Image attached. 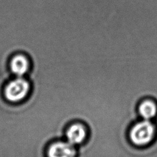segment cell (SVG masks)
<instances>
[{
    "mask_svg": "<svg viewBox=\"0 0 157 157\" xmlns=\"http://www.w3.org/2000/svg\"><path fill=\"white\" fill-rule=\"evenodd\" d=\"M156 132V126L151 121L143 120L135 124L131 128L129 139L134 145L144 147L152 141Z\"/></svg>",
    "mask_w": 157,
    "mask_h": 157,
    "instance_id": "cell-1",
    "label": "cell"
},
{
    "mask_svg": "<svg viewBox=\"0 0 157 157\" xmlns=\"http://www.w3.org/2000/svg\"><path fill=\"white\" fill-rule=\"evenodd\" d=\"M30 91L29 82L22 77H17L8 84L4 94L8 101L20 102L28 96Z\"/></svg>",
    "mask_w": 157,
    "mask_h": 157,
    "instance_id": "cell-2",
    "label": "cell"
},
{
    "mask_svg": "<svg viewBox=\"0 0 157 157\" xmlns=\"http://www.w3.org/2000/svg\"><path fill=\"white\" fill-rule=\"evenodd\" d=\"M75 146L68 141H58L51 144L47 151V157H76Z\"/></svg>",
    "mask_w": 157,
    "mask_h": 157,
    "instance_id": "cell-3",
    "label": "cell"
},
{
    "mask_svg": "<svg viewBox=\"0 0 157 157\" xmlns=\"http://www.w3.org/2000/svg\"><path fill=\"white\" fill-rule=\"evenodd\" d=\"M67 141L73 145H78L85 141L87 136V130L83 124L75 123L69 127L66 132Z\"/></svg>",
    "mask_w": 157,
    "mask_h": 157,
    "instance_id": "cell-4",
    "label": "cell"
},
{
    "mask_svg": "<svg viewBox=\"0 0 157 157\" xmlns=\"http://www.w3.org/2000/svg\"><path fill=\"white\" fill-rule=\"evenodd\" d=\"M30 63L28 58L24 55H17L13 57L10 62V69L17 77H22L29 71Z\"/></svg>",
    "mask_w": 157,
    "mask_h": 157,
    "instance_id": "cell-5",
    "label": "cell"
},
{
    "mask_svg": "<svg viewBox=\"0 0 157 157\" xmlns=\"http://www.w3.org/2000/svg\"><path fill=\"white\" fill-rule=\"evenodd\" d=\"M139 112L143 120L151 121L157 114V105L151 100H145L140 104Z\"/></svg>",
    "mask_w": 157,
    "mask_h": 157,
    "instance_id": "cell-6",
    "label": "cell"
}]
</instances>
